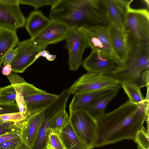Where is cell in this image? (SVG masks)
Segmentation results:
<instances>
[{"label": "cell", "instance_id": "obj_4", "mask_svg": "<svg viewBox=\"0 0 149 149\" xmlns=\"http://www.w3.org/2000/svg\"><path fill=\"white\" fill-rule=\"evenodd\" d=\"M72 126L89 149L95 147L97 129V120L85 109H80L70 115Z\"/></svg>", "mask_w": 149, "mask_h": 149}, {"label": "cell", "instance_id": "obj_37", "mask_svg": "<svg viewBox=\"0 0 149 149\" xmlns=\"http://www.w3.org/2000/svg\"><path fill=\"white\" fill-rule=\"evenodd\" d=\"M12 71L11 65L10 64H8L3 66L2 73L4 75L8 76L10 75Z\"/></svg>", "mask_w": 149, "mask_h": 149}, {"label": "cell", "instance_id": "obj_5", "mask_svg": "<svg viewBox=\"0 0 149 149\" xmlns=\"http://www.w3.org/2000/svg\"><path fill=\"white\" fill-rule=\"evenodd\" d=\"M121 86L120 83L105 74L88 72L81 77L69 88L70 94L86 93Z\"/></svg>", "mask_w": 149, "mask_h": 149}, {"label": "cell", "instance_id": "obj_18", "mask_svg": "<svg viewBox=\"0 0 149 149\" xmlns=\"http://www.w3.org/2000/svg\"><path fill=\"white\" fill-rule=\"evenodd\" d=\"M51 19L47 18L40 10L32 11L26 19L24 26L31 37H35L50 22Z\"/></svg>", "mask_w": 149, "mask_h": 149}, {"label": "cell", "instance_id": "obj_16", "mask_svg": "<svg viewBox=\"0 0 149 149\" xmlns=\"http://www.w3.org/2000/svg\"><path fill=\"white\" fill-rule=\"evenodd\" d=\"M43 116V111L27 116L21 121L20 137L22 142L31 149L36 138Z\"/></svg>", "mask_w": 149, "mask_h": 149}, {"label": "cell", "instance_id": "obj_34", "mask_svg": "<svg viewBox=\"0 0 149 149\" xmlns=\"http://www.w3.org/2000/svg\"><path fill=\"white\" fill-rule=\"evenodd\" d=\"M20 136V131L0 136V143Z\"/></svg>", "mask_w": 149, "mask_h": 149}, {"label": "cell", "instance_id": "obj_35", "mask_svg": "<svg viewBox=\"0 0 149 149\" xmlns=\"http://www.w3.org/2000/svg\"><path fill=\"white\" fill-rule=\"evenodd\" d=\"M17 48L16 47L11 50L5 57L3 63V66L8 64H10L15 58L17 53Z\"/></svg>", "mask_w": 149, "mask_h": 149}, {"label": "cell", "instance_id": "obj_23", "mask_svg": "<svg viewBox=\"0 0 149 149\" xmlns=\"http://www.w3.org/2000/svg\"><path fill=\"white\" fill-rule=\"evenodd\" d=\"M9 81L14 87L16 93V102L19 112L25 116L30 114L28 113L27 107L23 97L22 93V85L26 82L24 79L18 74L11 73L7 76Z\"/></svg>", "mask_w": 149, "mask_h": 149}, {"label": "cell", "instance_id": "obj_38", "mask_svg": "<svg viewBox=\"0 0 149 149\" xmlns=\"http://www.w3.org/2000/svg\"><path fill=\"white\" fill-rule=\"evenodd\" d=\"M16 149H30L26 145H25L23 143H22Z\"/></svg>", "mask_w": 149, "mask_h": 149}, {"label": "cell", "instance_id": "obj_8", "mask_svg": "<svg viewBox=\"0 0 149 149\" xmlns=\"http://www.w3.org/2000/svg\"><path fill=\"white\" fill-rule=\"evenodd\" d=\"M17 53L10 64L12 71L22 73L39 57L47 47L35 45L31 38L19 41L17 45Z\"/></svg>", "mask_w": 149, "mask_h": 149}, {"label": "cell", "instance_id": "obj_19", "mask_svg": "<svg viewBox=\"0 0 149 149\" xmlns=\"http://www.w3.org/2000/svg\"><path fill=\"white\" fill-rule=\"evenodd\" d=\"M56 119L52 114L43 112V116L36 140L31 149H46L50 129Z\"/></svg>", "mask_w": 149, "mask_h": 149}, {"label": "cell", "instance_id": "obj_20", "mask_svg": "<svg viewBox=\"0 0 149 149\" xmlns=\"http://www.w3.org/2000/svg\"><path fill=\"white\" fill-rule=\"evenodd\" d=\"M19 42L16 30L0 28V68L6 55Z\"/></svg>", "mask_w": 149, "mask_h": 149}, {"label": "cell", "instance_id": "obj_31", "mask_svg": "<svg viewBox=\"0 0 149 149\" xmlns=\"http://www.w3.org/2000/svg\"><path fill=\"white\" fill-rule=\"evenodd\" d=\"M26 116L19 112L1 115L0 119L5 122H18L23 120Z\"/></svg>", "mask_w": 149, "mask_h": 149}, {"label": "cell", "instance_id": "obj_32", "mask_svg": "<svg viewBox=\"0 0 149 149\" xmlns=\"http://www.w3.org/2000/svg\"><path fill=\"white\" fill-rule=\"evenodd\" d=\"M22 143L20 136L0 143V149H16Z\"/></svg>", "mask_w": 149, "mask_h": 149}, {"label": "cell", "instance_id": "obj_29", "mask_svg": "<svg viewBox=\"0 0 149 149\" xmlns=\"http://www.w3.org/2000/svg\"><path fill=\"white\" fill-rule=\"evenodd\" d=\"M19 4L28 5L33 7L36 10L43 6H53L58 0H18Z\"/></svg>", "mask_w": 149, "mask_h": 149}, {"label": "cell", "instance_id": "obj_28", "mask_svg": "<svg viewBox=\"0 0 149 149\" xmlns=\"http://www.w3.org/2000/svg\"><path fill=\"white\" fill-rule=\"evenodd\" d=\"M70 122V116L65 110L56 118L51 129L59 133L62 129Z\"/></svg>", "mask_w": 149, "mask_h": 149}, {"label": "cell", "instance_id": "obj_21", "mask_svg": "<svg viewBox=\"0 0 149 149\" xmlns=\"http://www.w3.org/2000/svg\"><path fill=\"white\" fill-rule=\"evenodd\" d=\"M121 86L109 92L93 102L87 109L89 113L96 120L104 114L106 107L118 93Z\"/></svg>", "mask_w": 149, "mask_h": 149}, {"label": "cell", "instance_id": "obj_12", "mask_svg": "<svg viewBox=\"0 0 149 149\" xmlns=\"http://www.w3.org/2000/svg\"><path fill=\"white\" fill-rule=\"evenodd\" d=\"M70 28L63 23L51 20L49 24L39 33L30 38L34 45L47 47L65 40Z\"/></svg>", "mask_w": 149, "mask_h": 149}, {"label": "cell", "instance_id": "obj_22", "mask_svg": "<svg viewBox=\"0 0 149 149\" xmlns=\"http://www.w3.org/2000/svg\"><path fill=\"white\" fill-rule=\"evenodd\" d=\"M59 135L65 149H89L75 132L70 121L60 131Z\"/></svg>", "mask_w": 149, "mask_h": 149}, {"label": "cell", "instance_id": "obj_15", "mask_svg": "<svg viewBox=\"0 0 149 149\" xmlns=\"http://www.w3.org/2000/svg\"><path fill=\"white\" fill-rule=\"evenodd\" d=\"M132 1L104 0L109 24L124 30L128 7Z\"/></svg>", "mask_w": 149, "mask_h": 149}, {"label": "cell", "instance_id": "obj_11", "mask_svg": "<svg viewBox=\"0 0 149 149\" xmlns=\"http://www.w3.org/2000/svg\"><path fill=\"white\" fill-rule=\"evenodd\" d=\"M19 5L18 0H0V28L16 30L24 26Z\"/></svg>", "mask_w": 149, "mask_h": 149}, {"label": "cell", "instance_id": "obj_9", "mask_svg": "<svg viewBox=\"0 0 149 149\" xmlns=\"http://www.w3.org/2000/svg\"><path fill=\"white\" fill-rule=\"evenodd\" d=\"M22 93L28 113L30 114L43 111L58 96L40 89L26 81L22 85Z\"/></svg>", "mask_w": 149, "mask_h": 149}, {"label": "cell", "instance_id": "obj_26", "mask_svg": "<svg viewBox=\"0 0 149 149\" xmlns=\"http://www.w3.org/2000/svg\"><path fill=\"white\" fill-rule=\"evenodd\" d=\"M46 149H65L59 132L50 129Z\"/></svg>", "mask_w": 149, "mask_h": 149}, {"label": "cell", "instance_id": "obj_3", "mask_svg": "<svg viewBox=\"0 0 149 149\" xmlns=\"http://www.w3.org/2000/svg\"><path fill=\"white\" fill-rule=\"evenodd\" d=\"M129 50L123 68L106 74L119 81L135 83L141 88L149 84V44L128 35Z\"/></svg>", "mask_w": 149, "mask_h": 149}, {"label": "cell", "instance_id": "obj_13", "mask_svg": "<svg viewBox=\"0 0 149 149\" xmlns=\"http://www.w3.org/2000/svg\"><path fill=\"white\" fill-rule=\"evenodd\" d=\"M113 52L118 66L117 70L122 68L128 58L129 40L127 33L110 24L108 26Z\"/></svg>", "mask_w": 149, "mask_h": 149}, {"label": "cell", "instance_id": "obj_27", "mask_svg": "<svg viewBox=\"0 0 149 149\" xmlns=\"http://www.w3.org/2000/svg\"><path fill=\"white\" fill-rule=\"evenodd\" d=\"M134 140L142 149H149V131L141 130L136 133Z\"/></svg>", "mask_w": 149, "mask_h": 149}, {"label": "cell", "instance_id": "obj_33", "mask_svg": "<svg viewBox=\"0 0 149 149\" xmlns=\"http://www.w3.org/2000/svg\"><path fill=\"white\" fill-rule=\"evenodd\" d=\"M19 112V108L17 103H0V115Z\"/></svg>", "mask_w": 149, "mask_h": 149}, {"label": "cell", "instance_id": "obj_30", "mask_svg": "<svg viewBox=\"0 0 149 149\" xmlns=\"http://www.w3.org/2000/svg\"><path fill=\"white\" fill-rule=\"evenodd\" d=\"M19 122H4L0 124V136L2 135L20 131Z\"/></svg>", "mask_w": 149, "mask_h": 149}, {"label": "cell", "instance_id": "obj_14", "mask_svg": "<svg viewBox=\"0 0 149 149\" xmlns=\"http://www.w3.org/2000/svg\"><path fill=\"white\" fill-rule=\"evenodd\" d=\"M82 65L88 72L107 74L118 69L114 60L99 50H92Z\"/></svg>", "mask_w": 149, "mask_h": 149}, {"label": "cell", "instance_id": "obj_7", "mask_svg": "<svg viewBox=\"0 0 149 149\" xmlns=\"http://www.w3.org/2000/svg\"><path fill=\"white\" fill-rule=\"evenodd\" d=\"M65 40V47L68 51L69 69L76 71L82 65L84 52L88 47L86 37L81 28H71Z\"/></svg>", "mask_w": 149, "mask_h": 149}, {"label": "cell", "instance_id": "obj_6", "mask_svg": "<svg viewBox=\"0 0 149 149\" xmlns=\"http://www.w3.org/2000/svg\"><path fill=\"white\" fill-rule=\"evenodd\" d=\"M132 2L128 7L124 31L149 44L148 9L132 8Z\"/></svg>", "mask_w": 149, "mask_h": 149}, {"label": "cell", "instance_id": "obj_36", "mask_svg": "<svg viewBox=\"0 0 149 149\" xmlns=\"http://www.w3.org/2000/svg\"><path fill=\"white\" fill-rule=\"evenodd\" d=\"M41 56L45 57L49 61H52L56 58V56L51 54L48 51L44 49L42 52Z\"/></svg>", "mask_w": 149, "mask_h": 149}, {"label": "cell", "instance_id": "obj_1", "mask_svg": "<svg viewBox=\"0 0 149 149\" xmlns=\"http://www.w3.org/2000/svg\"><path fill=\"white\" fill-rule=\"evenodd\" d=\"M149 99L135 104L129 100L97 120L95 147H101L125 139L134 140L141 130H149Z\"/></svg>", "mask_w": 149, "mask_h": 149}, {"label": "cell", "instance_id": "obj_2", "mask_svg": "<svg viewBox=\"0 0 149 149\" xmlns=\"http://www.w3.org/2000/svg\"><path fill=\"white\" fill-rule=\"evenodd\" d=\"M49 17L70 28L109 24L104 0H58L51 7Z\"/></svg>", "mask_w": 149, "mask_h": 149}, {"label": "cell", "instance_id": "obj_40", "mask_svg": "<svg viewBox=\"0 0 149 149\" xmlns=\"http://www.w3.org/2000/svg\"><path fill=\"white\" fill-rule=\"evenodd\" d=\"M137 149H142L140 147L138 146L137 147Z\"/></svg>", "mask_w": 149, "mask_h": 149}, {"label": "cell", "instance_id": "obj_39", "mask_svg": "<svg viewBox=\"0 0 149 149\" xmlns=\"http://www.w3.org/2000/svg\"><path fill=\"white\" fill-rule=\"evenodd\" d=\"M4 122H3V121H2L0 119V124L3 123Z\"/></svg>", "mask_w": 149, "mask_h": 149}, {"label": "cell", "instance_id": "obj_17", "mask_svg": "<svg viewBox=\"0 0 149 149\" xmlns=\"http://www.w3.org/2000/svg\"><path fill=\"white\" fill-rule=\"evenodd\" d=\"M115 88H106L74 95L69 105L70 115L80 109L86 110L95 101Z\"/></svg>", "mask_w": 149, "mask_h": 149}, {"label": "cell", "instance_id": "obj_24", "mask_svg": "<svg viewBox=\"0 0 149 149\" xmlns=\"http://www.w3.org/2000/svg\"><path fill=\"white\" fill-rule=\"evenodd\" d=\"M125 93L129 98V101L135 104H140L144 102L148 97L144 98L141 91V88L137 84L130 82H123L121 83Z\"/></svg>", "mask_w": 149, "mask_h": 149}, {"label": "cell", "instance_id": "obj_10", "mask_svg": "<svg viewBox=\"0 0 149 149\" xmlns=\"http://www.w3.org/2000/svg\"><path fill=\"white\" fill-rule=\"evenodd\" d=\"M108 26L81 28L86 37L88 47L92 50L100 51L111 57L117 65L112 49Z\"/></svg>", "mask_w": 149, "mask_h": 149}, {"label": "cell", "instance_id": "obj_25", "mask_svg": "<svg viewBox=\"0 0 149 149\" xmlns=\"http://www.w3.org/2000/svg\"><path fill=\"white\" fill-rule=\"evenodd\" d=\"M16 99V91L12 85L0 88V103H15Z\"/></svg>", "mask_w": 149, "mask_h": 149}]
</instances>
